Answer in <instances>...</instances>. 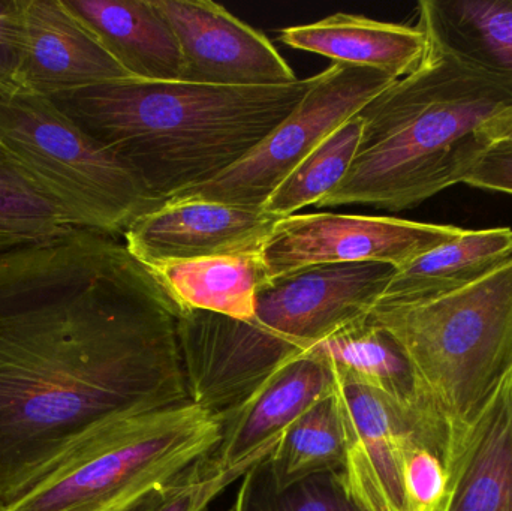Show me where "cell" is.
<instances>
[{"mask_svg": "<svg viewBox=\"0 0 512 511\" xmlns=\"http://www.w3.org/2000/svg\"><path fill=\"white\" fill-rule=\"evenodd\" d=\"M177 317L117 237L0 255V509L111 423L192 402Z\"/></svg>", "mask_w": 512, "mask_h": 511, "instance_id": "1", "label": "cell"}, {"mask_svg": "<svg viewBox=\"0 0 512 511\" xmlns=\"http://www.w3.org/2000/svg\"><path fill=\"white\" fill-rule=\"evenodd\" d=\"M312 84L313 77L242 87L128 78L50 99L165 203L239 164Z\"/></svg>", "mask_w": 512, "mask_h": 511, "instance_id": "2", "label": "cell"}, {"mask_svg": "<svg viewBox=\"0 0 512 511\" xmlns=\"http://www.w3.org/2000/svg\"><path fill=\"white\" fill-rule=\"evenodd\" d=\"M508 110L511 81L429 41L420 65L357 113L363 132L354 162L316 207L420 206L463 183L490 146L481 126Z\"/></svg>", "mask_w": 512, "mask_h": 511, "instance_id": "3", "label": "cell"}, {"mask_svg": "<svg viewBox=\"0 0 512 511\" xmlns=\"http://www.w3.org/2000/svg\"><path fill=\"white\" fill-rule=\"evenodd\" d=\"M396 270L384 263L325 264L274 279L259 290L249 323L179 311L189 398L219 416L236 410L280 368L367 318Z\"/></svg>", "mask_w": 512, "mask_h": 511, "instance_id": "4", "label": "cell"}, {"mask_svg": "<svg viewBox=\"0 0 512 511\" xmlns=\"http://www.w3.org/2000/svg\"><path fill=\"white\" fill-rule=\"evenodd\" d=\"M367 321L402 348L414 374L427 446L444 461L512 366V258L441 296L378 302Z\"/></svg>", "mask_w": 512, "mask_h": 511, "instance_id": "5", "label": "cell"}, {"mask_svg": "<svg viewBox=\"0 0 512 511\" xmlns=\"http://www.w3.org/2000/svg\"><path fill=\"white\" fill-rule=\"evenodd\" d=\"M224 419L194 402L111 423L0 511H122L215 452Z\"/></svg>", "mask_w": 512, "mask_h": 511, "instance_id": "6", "label": "cell"}, {"mask_svg": "<svg viewBox=\"0 0 512 511\" xmlns=\"http://www.w3.org/2000/svg\"><path fill=\"white\" fill-rule=\"evenodd\" d=\"M0 140L74 228L123 236L164 204L45 96L0 95Z\"/></svg>", "mask_w": 512, "mask_h": 511, "instance_id": "7", "label": "cell"}, {"mask_svg": "<svg viewBox=\"0 0 512 511\" xmlns=\"http://www.w3.org/2000/svg\"><path fill=\"white\" fill-rule=\"evenodd\" d=\"M394 81L396 78L375 69L333 63L313 75L303 101L239 164L174 198L262 209L277 186L321 141Z\"/></svg>", "mask_w": 512, "mask_h": 511, "instance_id": "8", "label": "cell"}, {"mask_svg": "<svg viewBox=\"0 0 512 511\" xmlns=\"http://www.w3.org/2000/svg\"><path fill=\"white\" fill-rule=\"evenodd\" d=\"M465 231L393 216L310 213L280 219L259 254L268 281L325 264L384 263L399 270Z\"/></svg>", "mask_w": 512, "mask_h": 511, "instance_id": "9", "label": "cell"}, {"mask_svg": "<svg viewBox=\"0 0 512 511\" xmlns=\"http://www.w3.org/2000/svg\"><path fill=\"white\" fill-rule=\"evenodd\" d=\"M182 50L183 81L210 86H283L300 80L273 42L210 0H153Z\"/></svg>", "mask_w": 512, "mask_h": 511, "instance_id": "10", "label": "cell"}, {"mask_svg": "<svg viewBox=\"0 0 512 511\" xmlns=\"http://www.w3.org/2000/svg\"><path fill=\"white\" fill-rule=\"evenodd\" d=\"M280 219L261 207L174 198L125 231L128 251L147 267L261 251Z\"/></svg>", "mask_w": 512, "mask_h": 511, "instance_id": "11", "label": "cell"}, {"mask_svg": "<svg viewBox=\"0 0 512 511\" xmlns=\"http://www.w3.org/2000/svg\"><path fill=\"white\" fill-rule=\"evenodd\" d=\"M336 396L345 420L343 479L367 511H406L403 461L418 440L414 428L384 396L336 374Z\"/></svg>", "mask_w": 512, "mask_h": 511, "instance_id": "12", "label": "cell"}, {"mask_svg": "<svg viewBox=\"0 0 512 511\" xmlns=\"http://www.w3.org/2000/svg\"><path fill=\"white\" fill-rule=\"evenodd\" d=\"M132 78L63 0H27L20 92L53 98Z\"/></svg>", "mask_w": 512, "mask_h": 511, "instance_id": "13", "label": "cell"}, {"mask_svg": "<svg viewBox=\"0 0 512 511\" xmlns=\"http://www.w3.org/2000/svg\"><path fill=\"white\" fill-rule=\"evenodd\" d=\"M334 389L333 368L312 353L301 354L271 375L240 407L222 416V437L213 459L221 467L234 468L265 458L280 435Z\"/></svg>", "mask_w": 512, "mask_h": 511, "instance_id": "14", "label": "cell"}, {"mask_svg": "<svg viewBox=\"0 0 512 511\" xmlns=\"http://www.w3.org/2000/svg\"><path fill=\"white\" fill-rule=\"evenodd\" d=\"M444 464L447 489L436 511H512V366Z\"/></svg>", "mask_w": 512, "mask_h": 511, "instance_id": "15", "label": "cell"}, {"mask_svg": "<svg viewBox=\"0 0 512 511\" xmlns=\"http://www.w3.org/2000/svg\"><path fill=\"white\" fill-rule=\"evenodd\" d=\"M135 80L183 81L176 33L153 0H63Z\"/></svg>", "mask_w": 512, "mask_h": 511, "instance_id": "16", "label": "cell"}, {"mask_svg": "<svg viewBox=\"0 0 512 511\" xmlns=\"http://www.w3.org/2000/svg\"><path fill=\"white\" fill-rule=\"evenodd\" d=\"M282 44L328 57L333 63L375 69L390 77L414 71L429 47L420 26L387 23L364 15L337 12L315 23L279 32Z\"/></svg>", "mask_w": 512, "mask_h": 511, "instance_id": "17", "label": "cell"}, {"mask_svg": "<svg viewBox=\"0 0 512 511\" xmlns=\"http://www.w3.org/2000/svg\"><path fill=\"white\" fill-rule=\"evenodd\" d=\"M306 353L324 360L340 377L357 381L384 396L408 419L420 443L427 446L411 365L385 330L364 318L328 336Z\"/></svg>", "mask_w": 512, "mask_h": 511, "instance_id": "18", "label": "cell"}, {"mask_svg": "<svg viewBox=\"0 0 512 511\" xmlns=\"http://www.w3.org/2000/svg\"><path fill=\"white\" fill-rule=\"evenodd\" d=\"M179 311H206L254 320L259 290L268 284L259 251L149 267Z\"/></svg>", "mask_w": 512, "mask_h": 511, "instance_id": "19", "label": "cell"}, {"mask_svg": "<svg viewBox=\"0 0 512 511\" xmlns=\"http://www.w3.org/2000/svg\"><path fill=\"white\" fill-rule=\"evenodd\" d=\"M427 39L512 83V0H423Z\"/></svg>", "mask_w": 512, "mask_h": 511, "instance_id": "20", "label": "cell"}, {"mask_svg": "<svg viewBox=\"0 0 512 511\" xmlns=\"http://www.w3.org/2000/svg\"><path fill=\"white\" fill-rule=\"evenodd\" d=\"M512 258L510 227L466 230L396 270L378 302H409L459 290Z\"/></svg>", "mask_w": 512, "mask_h": 511, "instance_id": "21", "label": "cell"}, {"mask_svg": "<svg viewBox=\"0 0 512 511\" xmlns=\"http://www.w3.org/2000/svg\"><path fill=\"white\" fill-rule=\"evenodd\" d=\"M345 459V420L334 389L280 435L267 464L274 483L286 488L316 474L343 471Z\"/></svg>", "mask_w": 512, "mask_h": 511, "instance_id": "22", "label": "cell"}, {"mask_svg": "<svg viewBox=\"0 0 512 511\" xmlns=\"http://www.w3.org/2000/svg\"><path fill=\"white\" fill-rule=\"evenodd\" d=\"M74 230L56 201L0 140V255Z\"/></svg>", "mask_w": 512, "mask_h": 511, "instance_id": "23", "label": "cell"}, {"mask_svg": "<svg viewBox=\"0 0 512 511\" xmlns=\"http://www.w3.org/2000/svg\"><path fill=\"white\" fill-rule=\"evenodd\" d=\"M363 120L358 114L331 132L277 186L262 210L283 219L318 206L345 179L360 147Z\"/></svg>", "mask_w": 512, "mask_h": 511, "instance_id": "24", "label": "cell"}, {"mask_svg": "<svg viewBox=\"0 0 512 511\" xmlns=\"http://www.w3.org/2000/svg\"><path fill=\"white\" fill-rule=\"evenodd\" d=\"M233 511L367 510L349 495L342 471L316 474L279 488L264 458L242 477Z\"/></svg>", "mask_w": 512, "mask_h": 511, "instance_id": "25", "label": "cell"}, {"mask_svg": "<svg viewBox=\"0 0 512 511\" xmlns=\"http://www.w3.org/2000/svg\"><path fill=\"white\" fill-rule=\"evenodd\" d=\"M262 459L224 468L210 453L167 482L150 489L122 511H207L228 486L242 479L249 468Z\"/></svg>", "mask_w": 512, "mask_h": 511, "instance_id": "26", "label": "cell"}, {"mask_svg": "<svg viewBox=\"0 0 512 511\" xmlns=\"http://www.w3.org/2000/svg\"><path fill=\"white\" fill-rule=\"evenodd\" d=\"M447 483V468L441 456L420 441H414L403 461L406 511L438 510Z\"/></svg>", "mask_w": 512, "mask_h": 511, "instance_id": "27", "label": "cell"}, {"mask_svg": "<svg viewBox=\"0 0 512 511\" xmlns=\"http://www.w3.org/2000/svg\"><path fill=\"white\" fill-rule=\"evenodd\" d=\"M27 0H0V95L20 93L21 66L26 54Z\"/></svg>", "mask_w": 512, "mask_h": 511, "instance_id": "28", "label": "cell"}, {"mask_svg": "<svg viewBox=\"0 0 512 511\" xmlns=\"http://www.w3.org/2000/svg\"><path fill=\"white\" fill-rule=\"evenodd\" d=\"M463 183L472 188L512 195V143L490 144Z\"/></svg>", "mask_w": 512, "mask_h": 511, "instance_id": "29", "label": "cell"}, {"mask_svg": "<svg viewBox=\"0 0 512 511\" xmlns=\"http://www.w3.org/2000/svg\"><path fill=\"white\" fill-rule=\"evenodd\" d=\"M487 143H512V110L504 111L481 126Z\"/></svg>", "mask_w": 512, "mask_h": 511, "instance_id": "30", "label": "cell"}]
</instances>
